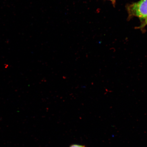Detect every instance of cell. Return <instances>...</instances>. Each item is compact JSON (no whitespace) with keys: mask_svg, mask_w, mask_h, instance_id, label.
I'll return each mask as SVG.
<instances>
[{"mask_svg":"<svg viewBox=\"0 0 147 147\" xmlns=\"http://www.w3.org/2000/svg\"><path fill=\"white\" fill-rule=\"evenodd\" d=\"M127 10L129 19L136 17L142 22L147 18V0H140L128 5Z\"/></svg>","mask_w":147,"mask_h":147,"instance_id":"1","label":"cell"},{"mask_svg":"<svg viewBox=\"0 0 147 147\" xmlns=\"http://www.w3.org/2000/svg\"><path fill=\"white\" fill-rule=\"evenodd\" d=\"M147 25V18L145 19L144 21L141 22V24L140 26L138 27V28L139 29H144Z\"/></svg>","mask_w":147,"mask_h":147,"instance_id":"2","label":"cell"},{"mask_svg":"<svg viewBox=\"0 0 147 147\" xmlns=\"http://www.w3.org/2000/svg\"><path fill=\"white\" fill-rule=\"evenodd\" d=\"M69 147H86L85 146L83 145L78 144H73L71 145Z\"/></svg>","mask_w":147,"mask_h":147,"instance_id":"3","label":"cell"},{"mask_svg":"<svg viewBox=\"0 0 147 147\" xmlns=\"http://www.w3.org/2000/svg\"><path fill=\"white\" fill-rule=\"evenodd\" d=\"M108 1H111L113 5H115V3L116 0H108Z\"/></svg>","mask_w":147,"mask_h":147,"instance_id":"4","label":"cell"}]
</instances>
